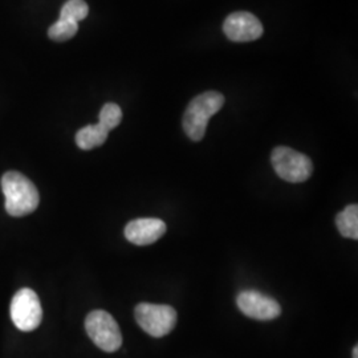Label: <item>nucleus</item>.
I'll return each instance as SVG.
<instances>
[{"label": "nucleus", "mask_w": 358, "mask_h": 358, "mask_svg": "<svg viewBox=\"0 0 358 358\" xmlns=\"http://www.w3.org/2000/svg\"><path fill=\"white\" fill-rule=\"evenodd\" d=\"M1 189L6 196V211L11 217H24L38 208L36 186L17 171H7L1 178Z\"/></svg>", "instance_id": "f257e3e1"}, {"label": "nucleus", "mask_w": 358, "mask_h": 358, "mask_svg": "<svg viewBox=\"0 0 358 358\" xmlns=\"http://www.w3.org/2000/svg\"><path fill=\"white\" fill-rule=\"evenodd\" d=\"M224 103V97L219 92H205L194 97L183 115V129L192 141H201L206 134L207 124Z\"/></svg>", "instance_id": "f03ea898"}, {"label": "nucleus", "mask_w": 358, "mask_h": 358, "mask_svg": "<svg viewBox=\"0 0 358 358\" xmlns=\"http://www.w3.org/2000/svg\"><path fill=\"white\" fill-rule=\"evenodd\" d=\"M271 162L275 173L289 183H303L313 173L310 158L287 146L275 148L271 154Z\"/></svg>", "instance_id": "7ed1b4c3"}, {"label": "nucleus", "mask_w": 358, "mask_h": 358, "mask_svg": "<svg viewBox=\"0 0 358 358\" xmlns=\"http://www.w3.org/2000/svg\"><path fill=\"white\" fill-rule=\"evenodd\" d=\"M85 329L90 340L106 353H113L122 345V334L117 321L108 312L97 309L85 319Z\"/></svg>", "instance_id": "20e7f679"}, {"label": "nucleus", "mask_w": 358, "mask_h": 358, "mask_svg": "<svg viewBox=\"0 0 358 358\" xmlns=\"http://www.w3.org/2000/svg\"><path fill=\"white\" fill-rule=\"evenodd\" d=\"M134 315L142 329L153 337L166 336L177 324V312L170 306L141 303L136 307Z\"/></svg>", "instance_id": "39448f33"}, {"label": "nucleus", "mask_w": 358, "mask_h": 358, "mask_svg": "<svg viewBox=\"0 0 358 358\" xmlns=\"http://www.w3.org/2000/svg\"><path fill=\"white\" fill-rule=\"evenodd\" d=\"M10 315L19 331H35L43 320V308L36 292L29 288H22L17 291L11 301Z\"/></svg>", "instance_id": "423d86ee"}, {"label": "nucleus", "mask_w": 358, "mask_h": 358, "mask_svg": "<svg viewBox=\"0 0 358 358\" xmlns=\"http://www.w3.org/2000/svg\"><path fill=\"white\" fill-rule=\"evenodd\" d=\"M236 304L242 313L254 320H273L282 315V307L275 299L252 289L238 294Z\"/></svg>", "instance_id": "0eeeda50"}, {"label": "nucleus", "mask_w": 358, "mask_h": 358, "mask_svg": "<svg viewBox=\"0 0 358 358\" xmlns=\"http://www.w3.org/2000/svg\"><path fill=\"white\" fill-rule=\"evenodd\" d=\"M226 36L232 41H254L263 35V26L255 15L250 13H234L223 24Z\"/></svg>", "instance_id": "6e6552de"}, {"label": "nucleus", "mask_w": 358, "mask_h": 358, "mask_svg": "<svg viewBox=\"0 0 358 358\" xmlns=\"http://www.w3.org/2000/svg\"><path fill=\"white\" fill-rule=\"evenodd\" d=\"M166 232V223L157 217H140L129 222L125 238L136 245H149L159 241Z\"/></svg>", "instance_id": "1a4fd4ad"}, {"label": "nucleus", "mask_w": 358, "mask_h": 358, "mask_svg": "<svg viewBox=\"0 0 358 358\" xmlns=\"http://www.w3.org/2000/svg\"><path fill=\"white\" fill-rule=\"evenodd\" d=\"M109 131L103 125H88L80 129L76 134L77 146L83 150H92L94 148L101 146L108 140Z\"/></svg>", "instance_id": "9d476101"}, {"label": "nucleus", "mask_w": 358, "mask_h": 358, "mask_svg": "<svg viewBox=\"0 0 358 358\" xmlns=\"http://www.w3.org/2000/svg\"><path fill=\"white\" fill-rule=\"evenodd\" d=\"M336 226L344 238L358 239V206L349 205L336 217Z\"/></svg>", "instance_id": "9b49d317"}, {"label": "nucleus", "mask_w": 358, "mask_h": 358, "mask_svg": "<svg viewBox=\"0 0 358 358\" xmlns=\"http://www.w3.org/2000/svg\"><path fill=\"white\" fill-rule=\"evenodd\" d=\"M90 13V7L84 0H68L60 11V19L78 23Z\"/></svg>", "instance_id": "f8f14e48"}, {"label": "nucleus", "mask_w": 358, "mask_h": 358, "mask_svg": "<svg viewBox=\"0 0 358 358\" xmlns=\"http://www.w3.org/2000/svg\"><path fill=\"white\" fill-rule=\"evenodd\" d=\"M77 31H78V23L59 17V20L50 27L48 36L53 41H66L73 38Z\"/></svg>", "instance_id": "ddd939ff"}, {"label": "nucleus", "mask_w": 358, "mask_h": 358, "mask_svg": "<svg viewBox=\"0 0 358 358\" xmlns=\"http://www.w3.org/2000/svg\"><path fill=\"white\" fill-rule=\"evenodd\" d=\"M122 121V110L117 103H105L100 112L99 124L103 125L108 131L117 128Z\"/></svg>", "instance_id": "4468645a"}, {"label": "nucleus", "mask_w": 358, "mask_h": 358, "mask_svg": "<svg viewBox=\"0 0 358 358\" xmlns=\"http://www.w3.org/2000/svg\"><path fill=\"white\" fill-rule=\"evenodd\" d=\"M353 358H358V348H357V346H355V349H353Z\"/></svg>", "instance_id": "2eb2a0df"}]
</instances>
